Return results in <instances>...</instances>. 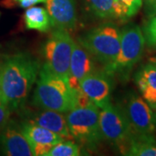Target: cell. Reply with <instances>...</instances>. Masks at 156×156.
Listing matches in <instances>:
<instances>
[{
    "mask_svg": "<svg viewBox=\"0 0 156 156\" xmlns=\"http://www.w3.org/2000/svg\"><path fill=\"white\" fill-rule=\"evenodd\" d=\"M41 69L39 61L28 53H18L0 63V96L11 111L25 106Z\"/></svg>",
    "mask_w": 156,
    "mask_h": 156,
    "instance_id": "obj_1",
    "label": "cell"
},
{
    "mask_svg": "<svg viewBox=\"0 0 156 156\" xmlns=\"http://www.w3.org/2000/svg\"><path fill=\"white\" fill-rule=\"evenodd\" d=\"M38 76L32 95L34 107L63 114L76 107V95L68 79L56 75L44 64L40 69Z\"/></svg>",
    "mask_w": 156,
    "mask_h": 156,
    "instance_id": "obj_2",
    "label": "cell"
},
{
    "mask_svg": "<svg viewBox=\"0 0 156 156\" xmlns=\"http://www.w3.org/2000/svg\"><path fill=\"white\" fill-rule=\"evenodd\" d=\"M146 41L143 31L137 24H128L121 30V46L115 61L102 68L118 79L127 83L135 64L141 59Z\"/></svg>",
    "mask_w": 156,
    "mask_h": 156,
    "instance_id": "obj_3",
    "label": "cell"
},
{
    "mask_svg": "<svg viewBox=\"0 0 156 156\" xmlns=\"http://www.w3.org/2000/svg\"><path fill=\"white\" fill-rule=\"evenodd\" d=\"M78 43L106 68L111 65L118 56L121 30L114 23L105 22L80 36Z\"/></svg>",
    "mask_w": 156,
    "mask_h": 156,
    "instance_id": "obj_4",
    "label": "cell"
},
{
    "mask_svg": "<svg viewBox=\"0 0 156 156\" xmlns=\"http://www.w3.org/2000/svg\"><path fill=\"white\" fill-rule=\"evenodd\" d=\"M100 108L95 105L76 107L66 113L71 138L83 147L95 150L103 140L99 123Z\"/></svg>",
    "mask_w": 156,
    "mask_h": 156,
    "instance_id": "obj_5",
    "label": "cell"
},
{
    "mask_svg": "<svg viewBox=\"0 0 156 156\" xmlns=\"http://www.w3.org/2000/svg\"><path fill=\"white\" fill-rule=\"evenodd\" d=\"M74 44L68 30L55 28L42 49L45 66L57 76L68 79Z\"/></svg>",
    "mask_w": 156,
    "mask_h": 156,
    "instance_id": "obj_6",
    "label": "cell"
},
{
    "mask_svg": "<svg viewBox=\"0 0 156 156\" xmlns=\"http://www.w3.org/2000/svg\"><path fill=\"white\" fill-rule=\"evenodd\" d=\"M99 123L102 139L115 146L122 154L133 132L121 105H114L110 102L101 108Z\"/></svg>",
    "mask_w": 156,
    "mask_h": 156,
    "instance_id": "obj_7",
    "label": "cell"
},
{
    "mask_svg": "<svg viewBox=\"0 0 156 156\" xmlns=\"http://www.w3.org/2000/svg\"><path fill=\"white\" fill-rule=\"evenodd\" d=\"M125 113L133 133L154 134L156 114L140 95L129 92L120 104Z\"/></svg>",
    "mask_w": 156,
    "mask_h": 156,
    "instance_id": "obj_8",
    "label": "cell"
},
{
    "mask_svg": "<svg viewBox=\"0 0 156 156\" xmlns=\"http://www.w3.org/2000/svg\"><path fill=\"white\" fill-rule=\"evenodd\" d=\"M115 76L102 69H97L81 80V89L95 106L104 108L111 102Z\"/></svg>",
    "mask_w": 156,
    "mask_h": 156,
    "instance_id": "obj_9",
    "label": "cell"
},
{
    "mask_svg": "<svg viewBox=\"0 0 156 156\" xmlns=\"http://www.w3.org/2000/svg\"><path fill=\"white\" fill-rule=\"evenodd\" d=\"M0 153L7 156H35L20 123L14 120L10 119L0 130Z\"/></svg>",
    "mask_w": 156,
    "mask_h": 156,
    "instance_id": "obj_10",
    "label": "cell"
},
{
    "mask_svg": "<svg viewBox=\"0 0 156 156\" xmlns=\"http://www.w3.org/2000/svg\"><path fill=\"white\" fill-rule=\"evenodd\" d=\"M23 121L37 124L52 132L60 134L64 138H71L68 128L66 116L61 112L37 108L31 110L23 107L19 110Z\"/></svg>",
    "mask_w": 156,
    "mask_h": 156,
    "instance_id": "obj_11",
    "label": "cell"
},
{
    "mask_svg": "<svg viewBox=\"0 0 156 156\" xmlns=\"http://www.w3.org/2000/svg\"><path fill=\"white\" fill-rule=\"evenodd\" d=\"M23 133L31 146L35 156H45L54 145L64 140V137L47 128L26 121L20 122Z\"/></svg>",
    "mask_w": 156,
    "mask_h": 156,
    "instance_id": "obj_12",
    "label": "cell"
},
{
    "mask_svg": "<svg viewBox=\"0 0 156 156\" xmlns=\"http://www.w3.org/2000/svg\"><path fill=\"white\" fill-rule=\"evenodd\" d=\"M52 27L68 31L75 30L77 22L75 0H45Z\"/></svg>",
    "mask_w": 156,
    "mask_h": 156,
    "instance_id": "obj_13",
    "label": "cell"
},
{
    "mask_svg": "<svg viewBox=\"0 0 156 156\" xmlns=\"http://www.w3.org/2000/svg\"><path fill=\"white\" fill-rule=\"evenodd\" d=\"M134 83L141 97L151 108L156 110V67L150 62L140 66L134 75Z\"/></svg>",
    "mask_w": 156,
    "mask_h": 156,
    "instance_id": "obj_14",
    "label": "cell"
},
{
    "mask_svg": "<svg viewBox=\"0 0 156 156\" xmlns=\"http://www.w3.org/2000/svg\"><path fill=\"white\" fill-rule=\"evenodd\" d=\"M95 57L83 48L79 43L74 44L70 65H69V76L80 81L91 73L97 70Z\"/></svg>",
    "mask_w": 156,
    "mask_h": 156,
    "instance_id": "obj_15",
    "label": "cell"
},
{
    "mask_svg": "<svg viewBox=\"0 0 156 156\" xmlns=\"http://www.w3.org/2000/svg\"><path fill=\"white\" fill-rule=\"evenodd\" d=\"M123 155L156 156V138L154 134L133 133Z\"/></svg>",
    "mask_w": 156,
    "mask_h": 156,
    "instance_id": "obj_16",
    "label": "cell"
},
{
    "mask_svg": "<svg viewBox=\"0 0 156 156\" xmlns=\"http://www.w3.org/2000/svg\"><path fill=\"white\" fill-rule=\"evenodd\" d=\"M24 22L28 30L47 32L52 28L50 15L44 7H29L24 13Z\"/></svg>",
    "mask_w": 156,
    "mask_h": 156,
    "instance_id": "obj_17",
    "label": "cell"
},
{
    "mask_svg": "<svg viewBox=\"0 0 156 156\" xmlns=\"http://www.w3.org/2000/svg\"><path fill=\"white\" fill-rule=\"evenodd\" d=\"M143 5V0H114V19L127 22Z\"/></svg>",
    "mask_w": 156,
    "mask_h": 156,
    "instance_id": "obj_18",
    "label": "cell"
},
{
    "mask_svg": "<svg viewBox=\"0 0 156 156\" xmlns=\"http://www.w3.org/2000/svg\"><path fill=\"white\" fill-rule=\"evenodd\" d=\"M89 13L100 19H114V0H83Z\"/></svg>",
    "mask_w": 156,
    "mask_h": 156,
    "instance_id": "obj_19",
    "label": "cell"
},
{
    "mask_svg": "<svg viewBox=\"0 0 156 156\" xmlns=\"http://www.w3.org/2000/svg\"><path fill=\"white\" fill-rule=\"evenodd\" d=\"M81 154V148L77 143L71 140H62L53 146L45 156H79Z\"/></svg>",
    "mask_w": 156,
    "mask_h": 156,
    "instance_id": "obj_20",
    "label": "cell"
},
{
    "mask_svg": "<svg viewBox=\"0 0 156 156\" xmlns=\"http://www.w3.org/2000/svg\"><path fill=\"white\" fill-rule=\"evenodd\" d=\"M143 35L147 45L150 48L156 44V15L149 18L143 27Z\"/></svg>",
    "mask_w": 156,
    "mask_h": 156,
    "instance_id": "obj_21",
    "label": "cell"
},
{
    "mask_svg": "<svg viewBox=\"0 0 156 156\" xmlns=\"http://www.w3.org/2000/svg\"><path fill=\"white\" fill-rule=\"evenodd\" d=\"M11 109L7 106L5 101L0 96V130L10 121Z\"/></svg>",
    "mask_w": 156,
    "mask_h": 156,
    "instance_id": "obj_22",
    "label": "cell"
},
{
    "mask_svg": "<svg viewBox=\"0 0 156 156\" xmlns=\"http://www.w3.org/2000/svg\"><path fill=\"white\" fill-rule=\"evenodd\" d=\"M144 11L148 18L156 15V0H143Z\"/></svg>",
    "mask_w": 156,
    "mask_h": 156,
    "instance_id": "obj_23",
    "label": "cell"
},
{
    "mask_svg": "<svg viewBox=\"0 0 156 156\" xmlns=\"http://www.w3.org/2000/svg\"><path fill=\"white\" fill-rule=\"evenodd\" d=\"M15 1L18 2L22 8H29L40 3H45V0H15Z\"/></svg>",
    "mask_w": 156,
    "mask_h": 156,
    "instance_id": "obj_24",
    "label": "cell"
},
{
    "mask_svg": "<svg viewBox=\"0 0 156 156\" xmlns=\"http://www.w3.org/2000/svg\"><path fill=\"white\" fill-rule=\"evenodd\" d=\"M148 62H150V63H152V64H154V65L156 67V56L149 57V58H148Z\"/></svg>",
    "mask_w": 156,
    "mask_h": 156,
    "instance_id": "obj_25",
    "label": "cell"
},
{
    "mask_svg": "<svg viewBox=\"0 0 156 156\" xmlns=\"http://www.w3.org/2000/svg\"><path fill=\"white\" fill-rule=\"evenodd\" d=\"M150 48L151 49H153V50H156V44H154L153 46H151Z\"/></svg>",
    "mask_w": 156,
    "mask_h": 156,
    "instance_id": "obj_26",
    "label": "cell"
},
{
    "mask_svg": "<svg viewBox=\"0 0 156 156\" xmlns=\"http://www.w3.org/2000/svg\"><path fill=\"white\" fill-rule=\"evenodd\" d=\"M155 114H156V110H155Z\"/></svg>",
    "mask_w": 156,
    "mask_h": 156,
    "instance_id": "obj_27",
    "label": "cell"
}]
</instances>
